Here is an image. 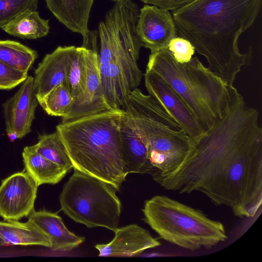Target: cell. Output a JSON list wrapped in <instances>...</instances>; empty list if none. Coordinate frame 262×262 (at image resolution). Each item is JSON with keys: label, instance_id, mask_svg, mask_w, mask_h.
<instances>
[{"label": "cell", "instance_id": "11", "mask_svg": "<svg viewBox=\"0 0 262 262\" xmlns=\"http://www.w3.org/2000/svg\"><path fill=\"white\" fill-rule=\"evenodd\" d=\"M144 80L149 95L163 106L192 139L205 132L184 100L161 76L146 70Z\"/></svg>", "mask_w": 262, "mask_h": 262}, {"label": "cell", "instance_id": "32", "mask_svg": "<svg viewBox=\"0 0 262 262\" xmlns=\"http://www.w3.org/2000/svg\"><path fill=\"white\" fill-rule=\"evenodd\" d=\"M110 1H113V2H116V1H117L118 0H110Z\"/></svg>", "mask_w": 262, "mask_h": 262}, {"label": "cell", "instance_id": "21", "mask_svg": "<svg viewBox=\"0 0 262 262\" xmlns=\"http://www.w3.org/2000/svg\"><path fill=\"white\" fill-rule=\"evenodd\" d=\"M22 156L25 171L38 186L45 184H56L68 172L64 168L38 153L33 145L26 146Z\"/></svg>", "mask_w": 262, "mask_h": 262}, {"label": "cell", "instance_id": "25", "mask_svg": "<svg viewBox=\"0 0 262 262\" xmlns=\"http://www.w3.org/2000/svg\"><path fill=\"white\" fill-rule=\"evenodd\" d=\"M33 146L38 153L64 168L68 172L73 167L56 131L50 134L39 135L38 142Z\"/></svg>", "mask_w": 262, "mask_h": 262}, {"label": "cell", "instance_id": "22", "mask_svg": "<svg viewBox=\"0 0 262 262\" xmlns=\"http://www.w3.org/2000/svg\"><path fill=\"white\" fill-rule=\"evenodd\" d=\"M8 34L24 39H36L49 33V20L36 10H27L1 28Z\"/></svg>", "mask_w": 262, "mask_h": 262}, {"label": "cell", "instance_id": "26", "mask_svg": "<svg viewBox=\"0 0 262 262\" xmlns=\"http://www.w3.org/2000/svg\"><path fill=\"white\" fill-rule=\"evenodd\" d=\"M87 49L76 47L70 61L66 82L74 100L82 92L85 79Z\"/></svg>", "mask_w": 262, "mask_h": 262}, {"label": "cell", "instance_id": "18", "mask_svg": "<svg viewBox=\"0 0 262 262\" xmlns=\"http://www.w3.org/2000/svg\"><path fill=\"white\" fill-rule=\"evenodd\" d=\"M29 220L34 222L49 237L51 249L54 251L67 252L77 247L85 240L70 231L57 213L45 209L35 211L28 215Z\"/></svg>", "mask_w": 262, "mask_h": 262}, {"label": "cell", "instance_id": "6", "mask_svg": "<svg viewBox=\"0 0 262 262\" xmlns=\"http://www.w3.org/2000/svg\"><path fill=\"white\" fill-rule=\"evenodd\" d=\"M142 211L144 221L161 239L188 250L210 249L227 239L221 222L165 195L146 201Z\"/></svg>", "mask_w": 262, "mask_h": 262}, {"label": "cell", "instance_id": "19", "mask_svg": "<svg viewBox=\"0 0 262 262\" xmlns=\"http://www.w3.org/2000/svg\"><path fill=\"white\" fill-rule=\"evenodd\" d=\"M48 8L70 31L85 36L94 0H45Z\"/></svg>", "mask_w": 262, "mask_h": 262}, {"label": "cell", "instance_id": "1", "mask_svg": "<svg viewBox=\"0 0 262 262\" xmlns=\"http://www.w3.org/2000/svg\"><path fill=\"white\" fill-rule=\"evenodd\" d=\"M228 105L212 126L192 139L179 169L158 180L164 188L198 191L239 217H253L262 204V128L259 113L247 106L233 86Z\"/></svg>", "mask_w": 262, "mask_h": 262}, {"label": "cell", "instance_id": "23", "mask_svg": "<svg viewBox=\"0 0 262 262\" xmlns=\"http://www.w3.org/2000/svg\"><path fill=\"white\" fill-rule=\"evenodd\" d=\"M38 57L37 52L21 43L11 40H0V60L25 73Z\"/></svg>", "mask_w": 262, "mask_h": 262}, {"label": "cell", "instance_id": "7", "mask_svg": "<svg viewBox=\"0 0 262 262\" xmlns=\"http://www.w3.org/2000/svg\"><path fill=\"white\" fill-rule=\"evenodd\" d=\"M113 185L76 169L59 196L61 210L88 228H118L121 203Z\"/></svg>", "mask_w": 262, "mask_h": 262}, {"label": "cell", "instance_id": "4", "mask_svg": "<svg viewBox=\"0 0 262 262\" xmlns=\"http://www.w3.org/2000/svg\"><path fill=\"white\" fill-rule=\"evenodd\" d=\"M123 110L113 109L67 122L56 132L76 169L115 187L117 190L128 174L120 134Z\"/></svg>", "mask_w": 262, "mask_h": 262}, {"label": "cell", "instance_id": "14", "mask_svg": "<svg viewBox=\"0 0 262 262\" xmlns=\"http://www.w3.org/2000/svg\"><path fill=\"white\" fill-rule=\"evenodd\" d=\"M114 232L110 243L95 246L99 256L133 257L161 245L148 230L136 224L117 228Z\"/></svg>", "mask_w": 262, "mask_h": 262}, {"label": "cell", "instance_id": "2", "mask_svg": "<svg viewBox=\"0 0 262 262\" xmlns=\"http://www.w3.org/2000/svg\"><path fill=\"white\" fill-rule=\"evenodd\" d=\"M262 0H193L172 11L177 34L204 56L207 68L227 85L251 60L241 53L240 35L255 21Z\"/></svg>", "mask_w": 262, "mask_h": 262}, {"label": "cell", "instance_id": "20", "mask_svg": "<svg viewBox=\"0 0 262 262\" xmlns=\"http://www.w3.org/2000/svg\"><path fill=\"white\" fill-rule=\"evenodd\" d=\"M39 245L51 248L49 237L34 222L0 221V246Z\"/></svg>", "mask_w": 262, "mask_h": 262}, {"label": "cell", "instance_id": "29", "mask_svg": "<svg viewBox=\"0 0 262 262\" xmlns=\"http://www.w3.org/2000/svg\"><path fill=\"white\" fill-rule=\"evenodd\" d=\"M28 73L13 68L0 60V90H11L21 84Z\"/></svg>", "mask_w": 262, "mask_h": 262}, {"label": "cell", "instance_id": "16", "mask_svg": "<svg viewBox=\"0 0 262 262\" xmlns=\"http://www.w3.org/2000/svg\"><path fill=\"white\" fill-rule=\"evenodd\" d=\"M185 64L215 118L221 117L228 107L230 85L213 74L196 56Z\"/></svg>", "mask_w": 262, "mask_h": 262}, {"label": "cell", "instance_id": "10", "mask_svg": "<svg viewBox=\"0 0 262 262\" xmlns=\"http://www.w3.org/2000/svg\"><path fill=\"white\" fill-rule=\"evenodd\" d=\"M38 103L34 77L28 76L17 92L3 104L6 134L11 142L31 132Z\"/></svg>", "mask_w": 262, "mask_h": 262}, {"label": "cell", "instance_id": "17", "mask_svg": "<svg viewBox=\"0 0 262 262\" xmlns=\"http://www.w3.org/2000/svg\"><path fill=\"white\" fill-rule=\"evenodd\" d=\"M120 134L126 173L150 174L152 167L148 159L146 144L133 120L124 110L121 120Z\"/></svg>", "mask_w": 262, "mask_h": 262}, {"label": "cell", "instance_id": "31", "mask_svg": "<svg viewBox=\"0 0 262 262\" xmlns=\"http://www.w3.org/2000/svg\"><path fill=\"white\" fill-rule=\"evenodd\" d=\"M167 256V255H165V254H163V253L155 252V253H150V255H149L147 256L153 257V256Z\"/></svg>", "mask_w": 262, "mask_h": 262}, {"label": "cell", "instance_id": "24", "mask_svg": "<svg viewBox=\"0 0 262 262\" xmlns=\"http://www.w3.org/2000/svg\"><path fill=\"white\" fill-rule=\"evenodd\" d=\"M38 102L49 115L63 118L70 113L74 98L66 81L51 90Z\"/></svg>", "mask_w": 262, "mask_h": 262}, {"label": "cell", "instance_id": "13", "mask_svg": "<svg viewBox=\"0 0 262 262\" xmlns=\"http://www.w3.org/2000/svg\"><path fill=\"white\" fill-rule=\"evenodd\" d=\"M86 74L83 90L74 100L69 114L61 122L113 110L108 104L103 92L98 63V52L88 49Z\"/></svg>", "mask_w": 262, "mask_h": 262}, {"label": "cell", "instance_id": "8", "mask_svg": "<svg viewBox=\"0 0 262 262\" xmlns=\"http://www.w3.org/2000/svg\"><path fill=\"white\" fill-rule=\"evenodd\" d=\"M146 70L161 76L181 97L204 130L213 124L215 117L191 78L185 63L177 62L167 49L150 53Z\"/></svg>", "mask_w": 262, "mask_h": 262}, {"label": "cell", "instance_id": "9", "mask_svg": "<svg viewBox=\"0 0 262 262\" xmlns=\"http://www.w3.org/2000/svg\"><path fill=\"white\" fill-rule=\"evenodd\" d=\"M38 186L24 169L2 181L0 216L5 221L28 217L34 209Z\"/></svg>", "mask_w": 262, "mask_h": 262}, {"label": "cell", "instance_id": "27", "mask_svg": "<svg viewBox=\"0 0 262 262\" xmlns=\"http://www.w3.org/2000/svg\"><path fill=\"white\" fill-rule=\"evenodd\" d=\"M38 0H0V28L27 10H36Z\"/></svg>", "mask_w": 262, "mask_h": 262}, {"label": "cell", "instance_id": "30", "mask_svg": "<svg viewBox=\"0 0 262 262\" xmlns=\"http://www.w3.org/2000/svg\"><path fill=\"white\" fill-rule=\"evenodd\" d=\"M146 4H151L160 9L172 11L178 10L193 0H140Z\"/></svg>", "mask_w": 262, "mask_h": 262}, {"label": "cell", "instance_id": "5", "mask_svg": "<svg viewBox=\"0 0 262 262\" xmlns=\"http://www.w3.org/2000/svg\"><path fill=\"white\" fill-rule=\"evenodd\" d=\"M145 141L151 175L156 182L177 171L186 160L191 138L157 101L141 99L125 108Z\"/></svg>", "mask_w": 262, "mask_h": 262}, {"label": "cell", "instance_id": "3", "mask_svg": "<svg viewBox=\"0 0 262 262\" xmlns=\"http://www.w3.org/2000/svg\"><path fill=\"white\" fill-rule=\"evenodd\" d=\"M139 10L132 0H118L98 25L100 74L106 100L112 109L122 108L142 78L137 62L142 46L136 30Z\"/></svg>", "mask_w": 262, "mask_h": 262}, {"label": "cell", "instance_id": "28", "mask_svg": "<svg viewBox=\"0 0 262 262\" xmlns=\"http://www.w3.org/2000/svg\"><path fill=\"white\" fill-rule=\"evenodd\" d=\"M167 49L174 60L182 64L189 62L195 51L194 47L188 40L178 36L170 41Z\"/></svg>", "mask_w": 262, "mask_h": 262}, {"label": "cell", "instance_id": "12", "mask_svg": "<svg viewBox=\"0 0 262 262\" xmlns=\"http://www.w3.org/2000/svg\"><path fill=\"white\" fill-rule=\"evenodd\" d=\"M136 30L142 47L150 53L167 49L170 41L177 36L170 13L154 5H145L140 9Z\"/></svg>", "mask_w": 262, "mask_h": 262}, {"label": "cell", "instance_id": "15", "mask_svg": "<svg viewBox=\"0 0 262 262\" xmlns=\"http://www.w3.org/2000/svg\"><path fill=\"white\" fill-rule=\"evenodd\" d=\"M76 48L74 46H59L46 55L38 64L34 77L37 101L53 88L66 81L70 63Z\"/></svg>", "mask_w": 262, "mask_h": 262}]
</instances>
